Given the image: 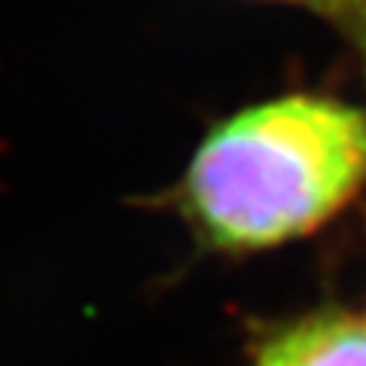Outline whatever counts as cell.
<instances>
[{"instance_id":"obj_2","label":"cell","mask_w":366,"mask_h":366,"mask_svg":"<svg viewBox=\"0 0 366 366\" xmlns=\"http://www.w3.org/2000/svg\"><path fill=\"white\" fill-rule=\"evenodd\" d=\"M254 366H366V317L317 312L266 339Z\"/></svg>"},{"instance_id":"obj_1","label":"cell","mask_w":366,"mask_h":366,"mask_svg":"<svg viewBox=\"0 0 366 366\" xmlns=\"http://www.w3.org/2000/svg\"><path fill=\"white\" fill-rule=\"evenodd\" d=\"M366 187V107L284 95L217 122L177 187L208 247L250 254L327 223Z\"/></svg>"},{"instance_id":"obj_3","label":"cell","mask_w":366,"mask_h":366,"mask_svg":"<svg viewBox=\"0 0 366 366\" xmlns=\"http://www.w3.org/2000/svg\"><path fill=\"white\" fill-rule=\"evenodd\" d=\"M281 4H300L330 19L333 25L345 31L351 43L360 46L366 55V0H281Z\"/></svg>"}]
</instances>
